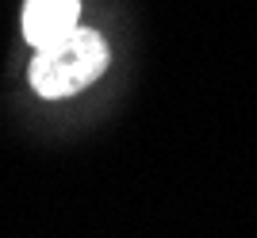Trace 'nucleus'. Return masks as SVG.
Listing matches in <instances>:
<instances>
[{
    "label": "nucleus",
    "instance_id": "nucleus-1",
    "mask_svg": "<svg viewBox=\"0 0 257 238\" xmlns=\"http://www.w3.org/2000/svg\"><path fill=\"white\" fill-rule=\"evenodd\" d=\"M104 69H107V43L88 27H73L65 39L39 46V54L31 62V88L46 100H62L88 88Z\"/></svg>",
    "mask_w": 257,
    "mask_h": 238
},
{
    "label": "nucleus",
    "instance_id": "nucleus-2",
    "mask_svg": "<svg viewBox=\"0 0 257 238\" xmlns=\"http://www.w3.org/2000/svg\"><path fill=\"white\" fill-rule=\"evenodd\" d=\"M81 0H27L23 4V39L35 46L58 43L77 27Z\"/></svg>",
    "mask_w": 257,
    "mask_h": 238
}]
</instances>
